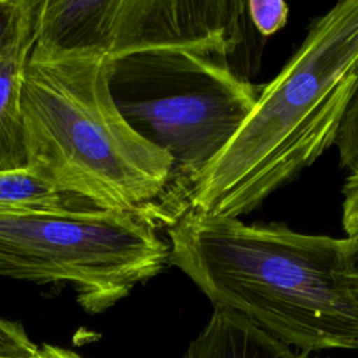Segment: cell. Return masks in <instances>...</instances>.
Returning a JSON list of instances; mask_svg holds the SVG:
<instances>
[{"mask_svg":"<svg viewBox=\"0 0 358 358\" xmlns=\"http://www.w3.org/2000/svg\"><path fill=\"white\" fill-rule=\"evenodd\" d=\"M288 4L281 0H249L246 1V15L253 27L263 36L280 31L288 20Z\"/></svg>","mask_w":358,"mask_h":358,"instance_id":"obj_11","label":"cell"},{"mask_svg":"<svg viewBox=\"0 0 358 358\" xmlns=\"http://www.w3.org/2000/svg\"><path fill=\"white\" fill-rule=\"evenodd\" d=\"M98 210L87 199L53 186L27 168L0 172V214L84 215Z\"/></svg>","mask_w":358,"mask_h":358,"instance_id":"obj_9","label":"cell"},{"mask_svg":"<svg viewBox=\"0 0 358 358\" xmlns=\"http://www.w3.org/2000/svg\"><path fill=\"white\" fill-rule=\"evenodd\" d=\"M343 228L347 239L358 242V173H351L343 186Z\"/></svg>","mask_w":358,"mask_h":358,"instance_id":"obj_13","label":"cell"},{"mask_svg":"<svg viewBox=\"0 0 358 358\" xmlns=\"http://www.w3.org/2000/svg\"><path fill=\"white\" fill-rule=\"evenodd\" d=\"M242 0H116L108 57L190 50L228 57L243 41Z\"/></svg>","mask_w":358,"mask_h":358,"instance_id":"obj_6","label":"cell"},{"mask_svg":"<svg viewBox=\"0 0 358 358\" xmlns=\"http://www.w3.org/2000/svg\"><path fill=\"white\" fill-rule=\"evenodd\" d=\"M32 358H84V357L59 345L43 344V345H38V351Z\"/></svg>","mask_w":358,"mask_h":358,"instance_id":"obj_16","label":"cell"},{"mask_svg":"<svg viewBox=\"0 0 358 358\" xmlns=\"http://www.w3.org/2000/svg\"><path fill=\"white\" fill-rule=\"evenodd\" d=\"M112 67L120 112L172 158L164 194L138 215L166 228L185 213L197 178L238 131L262 87L235 73L225 57L190 50L136 53Z\"/></svg>","mask_w":358,"mask_h":358,"instance_id":"obj_4","label":"cell"},{"mask_svg":"<svg viewBox=\"0 0 358 358\" xmlns=\"http://www.w3.org/2000/svg\"><path fill=\"white\" fill-rule=\"evenodd\" d=\"M17 3L18 0H0V52L11 35Z\"/></svg>","mask_w":358,"mask_h":358,"instance_id":"obj_15","label":"cell"},{"mask_svg":"<svg viewBox=\"0 0 358 358\" xmlns=\"http://www.w3.org/2000/svg\"><path fill=\"white\" fill-rule=\"evenodd\" d=\"M38 345L18 322L0 317V358H32Z\"/></svg>","mask_w":358,"mask_h":358,"instance_id":"obj_12","label":"cell"},{"mask_svg":"<svg viewBox=\"0 0 358 358\" xmlns=\"http://www.w3.org/2000/svg\"><path fill=\"white\" fill-rule=\"evenodd\" d=\"M358 91V0L316 18L224 150L197 178L186 210L235 217L255 210L336 143ZM185 210V211H186Z\"/></svg>","mask_w":358,"mask_h":358,"instance_id":"obj_2","label":"cell"},{"mask_svg":"<svg viewBox=\"0 0 358 358\" xmlns=\"http://www.w3.org/2000/svg\"><path fill=\"white\" fill-rule=\"evenodd\" d=\"M348 248L345 253L344 260V268L343 275L345 278V282L352 292L357 303H358V242L348 239Z\"/></svg>","mask_w":358,"mask_h":358,"instance_id":"obj_14","label":"cell"},{"mask_svg":"<svg viewBox=\"0 0 358 358\" xmlns=\"http://www.w3.org/2000/svg\"><path fill=\"white\" fill-rule=\"evenodd\" d=\"M183 358H308L277 340L245 316L214 308L203 330L190 341Z\"/></svg>","mask_w":358,"mask_h":358,"instance_id":"obj_8","label":"cell"},{"mask_svg":"<svg viewBox=\"0 0 358 358\" xmlns=\"http://www.w3.org/2000/svg\"><path fill=\"white\" fill-rule=\"evenodd\" d=\"M340 164L351 173H358V91L351 99L336 138Z\"/></svg>","mask_w":358,"mask_h":358,"instance_id":"obj_10","label":"cell"},{"mask_svg":"<svg viewBox=\"0 0 358 358\" xmlns=\"http://www.w3.org/2000/svg\"><path fill=\"white\" fill-rule=\"evenodd\" d=\"M169 260L211 301L309 355L358 350V303L343 275L350 241L186 210Z\"/></svg>","mask_w":358,"mask_h":358,"instance_id":"obj_1","label":"cell"},{"mask_svg":"<svg viewBox=\"0 0 358 358\" xmlns=\"http://www.w3.org/2000/svg\"><path fill=\"white\" fill-rule=\"evenodd\" d=\"M168 260V242L130 211L0 214V277L69 284L88 313L113 306Z\"/></svg>","mask_w":358,"mask_h":358,"instance_id":"obj_5","label":"cell"},{"mask_svg":"<svg viewBox=\"0 0 358 358\" xmlns=\"http://www.w3.org/2000/svg\"><path fill=\"white\" fill-rule=\"evenodd\" d=\"M112 73L102 53L31 52L21 94L25 168L99 210L140 215L164 194L172 158L123 116Z\"/></svg>","mask_w":358,"mask_h":358,"instance_id":"obj_3","label":"cell"},{"mask_svg":"<svg viewBox=\"0 0 358 358\" xmlns=\"http://www.w3.org/2000/svg\"><path fill=\"white\" fill-rule=\"evenodd\" d=\"M39 6L41 0H18L11 35L0 52V172L22 169L27 162L21 94Z\"/></svg>","mask_w":358,"mask_h":358,"instance_id":"obj_7","label":"cell"}]
</instances>
